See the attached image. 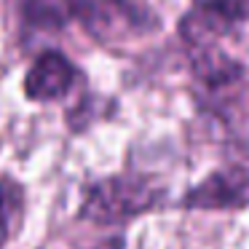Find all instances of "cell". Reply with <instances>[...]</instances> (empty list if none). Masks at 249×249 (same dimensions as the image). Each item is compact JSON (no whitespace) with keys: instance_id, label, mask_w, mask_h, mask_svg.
Instances as JSON below:
<instances>
[{"instance_id":"cell-1","label":"cell","mask_w":249,"mask_h":249,"mask_svg":"<svg viewBox=\"0 0 249 249\" xmlns=\"http://www.w3.org/2000/svg\"><path fill=\"white\" fill-rule=\"evenodd\" d=\"M163 201V188L153 177L121 172L86 185L78 217L94 225H124Z\"/></svg>"},{"instance_id":"cell-9","label":"cell","mask_w":249,"mask_h":249,"mask_svg":"<svg viewBox=\"0 0 249 249\" xmlns=\"http://www.w3.org/2000/svg\"><path fill=\"white\" fill-rule=\"evenodd\" d=\"M91 249H124V238H107V241L97 244V247Z\"/></svg>"},{"instance_id":"cell-8","label":"cell","mask_w":249,"mask_h":249,"mask_svg":"<svg viewBox=\"0 0 249 249\" xmlns=\"http://www.w3.org/2000/svg\"><path fill=\"white\" fill-rule=\"evenodd\" d=\"M193 6L214 14L228 24H238L249 19V0H193Z\"/></svg>"},{"instance_id":"cell-7","label":"cell","mask_w":249,"mask_h":249,"mask_svg":"<svg viewBox=\"0 0 249 249\" xmlns=\"http://www.w3.org/2000/svg\"><path fill=\"white\" fill-rule=\"evenodd\" d=\"M22 30L27 35H54L65 27L70 8L65 0H24L22 3Z\"/></svg>"},{"instance_id":"cell-2","label":"cell","mask_w":249,"mask_h":249,"mask_svg":"<svg viewBox=\"0 0 249 249\" xmlns=\"http://www.w3.org/2000/svg\"><path fill=\"white\" fill-rule=\"evenodd\" d=\"M70 17L99 46H124L161 30V17L147 0H65Z\"/></svg>"},{"instance_id":"cell-4","label":"cell","mask_w":249,"mask_h":249,"mask_svg":"<svg viewBox=\"0 0 249 249\" xmlns=\"http://www.w3.org/2000/svg\"><path fill=\"white\" fill-rule=\"evenodd\" d=\"M75 81H78V67L62 51L46 49L35 56V62L30 65L27 75H24V97L38 105L56 102V99H65L72 91Z\"/></svg>"},{"instance_id":"cell-3","label":"cell","mask_w":249,"mask_h":249,"mask_svg":"<svg viewBox=\"0 0 249 249\" xmlns=\"http://www.w3.org/2000/svg\"><path fill=\"white\" fill-rule=\"evenodd\" d=\"M182 209L198 212H238L249 206V172L238 166L214 169L198 185L188 188L179 201Z\"/></svg>"},{"instance_id":"cell-5","label":"cell","mask_w":249,"mask_h":249,"mask_svg":"<svg viewBox=\"0 0 249 249\" xmlns=\"http://www.w3.org/2000/svg\"><path fill=\"white\" fill-rule=\"evenodd\" d=\"M190 54V67H193V75L201 83H206L209 89L217 86H228V83L238 81L241 78V65L236 59L225 54L220 49V40H206V43H193L188 46Z\"/></svg>"},{"instance_id":"cell-6","label":"cell","mask_w":249,"mask_h":249,"mask_svg":"<svg viewBox=\"0 0 249 249\" xmlns=\"http://www.w3.org/2000/svg\"><path fill=\"white\" fill-rule=\"evenodd\" d=\"M24 212H27L24 185L11 174H0V249H6L22 231Z\"/></svg>"}]
</instances>
